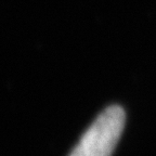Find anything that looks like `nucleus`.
<instances>
[{
    "label": "nucleus",
    "mask_w": 156,
    "mask_h": 156,
    "mask_svg": "<svg viewBox=\"0 0 156 156\" xmlns=\"http://www.w3.org/2000/svg\"><path fill=\"white\" fill-rule=\"evenodd\" d=\"M126 120L118 105L108 106L83 133L68 156H111L116 147Z\"/></svg>",
    "instance_id": "nucleus-1"
}]
</instances>
